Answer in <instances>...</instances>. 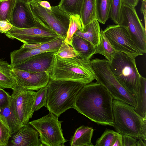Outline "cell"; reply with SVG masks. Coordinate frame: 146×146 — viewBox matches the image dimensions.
I'll list each match as a JSON object with an SVG mask.
<instances>
[{"label": "cell", "mask_w": 146, "mask_h": 146, "mask_svg": "<svg viewBox=\"0 0 146 146\" xmlns=\"http://www.w3.org/2000/svg\"><path fill=\"white\" fill-rule=\"evenodd\" d=\"M38 1H27L36 22L51 29L64 40L69 25V15L58 5L52 6L49 9L40 5Z\"/></svg>", "instance_id": "obj_7"}, {"label": "cell", "mask_w": 146, "mask_h": 146, "mask_svg": "<svg viewBox=\"0 0 146 146\" xmlns=\"http://www.w3.org/2000/svg\"><path fill=\"white\" fill-rule=\"evenodd\" d=\"M85 84L68 80L50 79L47 87V101L45 106L59 117L66 110L72 108L76 98Z\"/></svg>", "instance_id": "obj_4"}, {"label": "cell", "mask_w": 146, "mask_h": 146, "mask_svg": "<svg viewBox=\"0 0 146 146\" xmlns=\"http://www.w3.org/2000/svg\"><path fill=\"white\" fill-rule=\"evenodd\" d=\"M113 99L103 85L91 82L80 90L72 108L98 124L113 126Z\"/></svg>", "instance_id": "obj_1"}, {"label": "cell", "mask_w": 146, "mask_h": 146, "mask_svg": "<svg viewBox=\"0 0 146 146\" xmlns=\"http://www.w3.org/2000/svg\"><path fill=\"white\" fill-rule=\"evenodd\" d=\"M146 1H142L141 6V13L143 14L144 19L145 27H146Z\"/></svg>", "instance_id": "obj_40"}, {"label": "cell", "mask_w": 146, "mask_h": 146, "mask_svg": "<svg viewBox=\"0 0 146 146\" xmlns=\"http://www.w3.org/2000/svg\"><path fill=\"white\" fill-rule=\"evenodd\" d=\"M94 129L91 127L82 125L76 130L70 140L71 146H93L91 140Z\"/></svg>", "instance_id": "obj_20"}, {"label": "cell", "mask_w": 146, "mask_h": 146, "mask_svg": "<svg viewBox=\"0 0 146 146\" xmlns=\"http://www.w3.org/2000/svg\"><path fill=\"white\" fill-rule=\"evenodd\" d=\"M47 87H42L36 92L33 106L34 111L38 110L43 106H45L47 101Z\"/></svg>", "instance_id": "obj_34"}, {"label": "cell", "mask_w": 146, "mask_h": 146, "mask_svg": "<svg viewBox=\"0 0 146 146\" xmlns=\"http://www.w3.org/2000/svg\"><path fill=\"white\" fill-rule=\"evenodd\" d=\"M83 0H61L58 6L64 12L69 15L80 16Z\"/></svg>", "instance_id": "obj_29"}, {"label": "cell", "mask_w": 146, "mask_h": 146, "mask_svg": "<svg viewBox=\"0 0 146 146\" xmlns=\"http://www.w3.org/2000/svg\"><path fill=\"white\" fill-rule=\"evenodd\" d=\"M55 55L61 58H70L78 56V54L72 47L64 40Z\"/></svg>", "instance_id": "obj_35"}, {"label": "cell", "mask_w": 146, "mask_h": 146, "mask_svg": "<svg viewBox=\"0 0 146 146\" xmlns=\"http://www.w3.org/2000/svg\"><path fill=\"white\" fill-rule=\"evenodd\" d=\"M146 79L141 76L140 86L134 96L137 103L135 111L140 116L146 119Z\"/></svg>", "instance_id": "obj_21"}, {"label": "cell", "mask_w": 146, "mask_h": 146, "mask_svg": "<svg viewBox=\"0 0 146 146\" xmlns=\"http://www.w3.org/2000/svg\"><path fill=\"white\" fill-rule=\"evenodd\" d=\"M122 135L118 133L117 137L113 146H122Z\"/></svg>", "instance_id": "obj_41"}, {"label": "cell", "mask_w": 146, "mask_h": 146, "mask_svg": "<svg viewBox=\"0 0 146 146\" xmlns=\"http://www.w3.org/2000/svg\"><path fill=\"white\" fill-rule=\"evenodd\" d=\"M118 132L106 129L101 137L98 139L96 146H113Z\"/></svg>", "instance_id": "obj_30"}, {"label": "cell", "mask_w": 146, "mask_h": 146, "mask_svg": "<svg viewBox=\"0 0 146 146\" xmlns=\"http://www.w3.org/2000/svg\"><path fill=\"white\" fill-rule=\"evenodd\" d=\"M56 52H46L35 55L13 67L32 72H46L48 74Z\"/></svg>", "instance_id": "obj_14"}, {"label": "cell", "mask_w": 146, "mask_h": 146, "mask_svg": "<svg viewBox=\"0 0 146 146\" xmlns=\"http://www.w3.org/2000/svg\"><path fill=\"white\" fill-rule=\"evenodd\" d=\"M12 134L6 120L0 114V146H8Z\"/></svg>", "instance_id": "obj_33"}, {"label": "cell", "mask_w": 146, "mask_h": 146, "mask_svg": "<svg viewBox=\"0 0 146 146\" xmlns=\"http://www.w3.org/2000/svg\"><path fill=\"white\" fill-rule=\"evenodd\" d=\"M141 1H146V0H141Z\"/></svg>", "instance_id": "obj_44"}, {"label": "cell", "mask_w": 146, "mask_h": 146, "mask_svg": "<svg viewBox=\"0 0 146 146\" xmlns=\"http://www.w3.org/2000/svg\"><path fill=\"white\" fill-rule=\"evenodd\" d=\"M11 99V95L3 89L0 88V108L7 105Z\"/></svg>", "instance_id": "obj_36"}, {"label": "cell", "mask_w": 146, "mask_h": 146, "mask_svg": "<svg viewBox=\"0 0 146 146\" xmlns=\"http://www.w3.org/2000/svg\"><path fill=\"white\" fill-rule=\"evenodd\" d=\"M26 0V1H27L28 0Z\"/></svg>", "instance_id": "obj_45"}, {"label": "cell", "mask_w": 146, "mask_h": 146, "mask_svg": "<svg viewBox=\"0 0 146 146\" xmlns=\"http://www.w3.org/2000/svg\"><path fill=\"white\" fill-rule=\"evenodd\" d=\"M72 47L78 54L77 57L90 61L95 54L96 47L91 43L74 34L72 41Z\"/></svg>", "instance_id": "obj_17"}, {"label": "cell", "mask_w": 146, "mask_h": 146, "mask_svg": "<svg viewBox=\"0 0 146 146\" xmlns=\"http://www.w3.org/2000/svg\"><path fill=\"white\" fill-rule=\"evenodd\" d=\"M48 74L50 79L68 80L85 85L96 78L90 61L77 57L64 58L56 55Z\"/></svg>", "instance_id": "obj_2"}, {"label": "cell", "mask_w": 146, "mask_h": 146, "mask_svg": "<svg viewBox=\"0 0 146 146\" xmlns=\"http://www.w3.org/2000/svg\"><path fill=\"white\" fill-rule=\"evenodd\" d=\"M36 24V27L26 28L13 26L5 34L8 38L17 39L25 44L44 43L60 37L51 29L38 23Z\"/></svg>", "instance_id": "obj_10"}, {"label": "cell", "mask_w": 146, "mask_h": 146, "mask_svg": "<svg viewBox=\"0 0 146 146\" xmlns=\"http://www.w3.org/2000/svg\"><path fill=\"white\" fill-rule=\"evenodd\" d=\"M17 86L13 66L6 61L0 59V88L13 90Z\"/></svg>", "instance_id": "obj_19"}, {"label": "cell", "mask_w": 146, "mask_h": 146, "mask_svg": "<svg viewBox=\"0 0 146 146\" xmlns=\"http://www.w3.org/2000/svg\"><path fill=\"white\" fill-rule=\"evenodd\" d=\"M69 16V25L64 41L72 47V41L74 35L78 30L82 31L84 27L80 16L72 15Z\"/></svg>", "instance_id": "obj_27"}, {"label": "cell", "mask_w": 146, "mask_h": 146, "mask_svg": "<svg viewBox=\"0 0 146 146\" xmlns=\"http://www.w3.org/2000/svg\"><path fill=\"white\" fill-rule=\"evenodd\" d=\"M64 40L62 38L60 37L50 41L43 43L29 44H23L20 47L36 48L44 52L53 51L56 52Z\"/></svg>", "instance_id": "obj_28"}, {"label": "cell", "mask_w": 146, "mask_h": 146, "mask_svg": "<svg viewBox=\"0 0 146 146\" xmlns=\"http://www.w3.org/2000/svg\"><path fill=\"white\" fill-rule=\"evenodd\" d=\"M11 104L13 110L23 125L28 124L33 116L36 92L24 89L18 86L13 90Z\"/></svg>", "instance_id": "obj_11"}, {"label": "cell", "mask_w": 146, "mask_h": 146, "mask_svg": "<svg viewBox=\"0 0 146 146\" xmlns=\"http://www.w3.org/2000/svg\"><path fill=\"white\" fill-rule=\"evenodd\" d=\"M121 25L127 27L131 38L137 48L146 52V29L143 25L135 8L123 4Z\"/></svg>", "instance_id": "obj_12"}, {"label": "cell", "mask_w": 146, "mask_h": 146, "mask_svg": "<svg viewBox=\"0 0 146 146\" xmlns=\"http://www.w3.org/2000/svg\"><path fill=\"white\" fill-rule=\"evenodd\" d=\"M114 123L113 127L122 135L146 140V119L137 113L135 108L113 99L112 102Z\"/></svg>", "instance_id": "obj_3"}, {"label": "cell", "mask_w": 146, "mask_h": 146, "mask_svg": "<svg viewBox=\"0 0 146 146\" xmlns=\"http://www.w3.org/2000/svg\"><path fill=\"white\" fill-rule=\"evenodd\" d=\"M109 63L111 70L117 80L134 96L139 88L141 76L136 66L135 59L116 51Z\"/></svg>", "instance_id": "obj_6"}, {"label": "cell", "mask_w": 146, "mask_h": 146, "mask_svg": "<svg viewBox=\"0 0 146 146\" xmlns=\"http://www.w3.org/2000/svg\"><path fill=\"white\" fill-rule=\"evenodd\" d=\"M122 146H137V139L127 135H122Z\"/></svg>", "instance_id": "obj_37"}, {"label": "cell", "mask_w": 146, "mask_h": 146, "mask_svg": "<svg viewBox=\"0 0 146 146\" xmlns=\"http://www.w3.org/2000/svg\"><path fill=\"white\" fill-rule=\"evenodd\" d=\"M103 31L116 51L124 53L135 59L143 54L135 44L125 26L109 25Z\"/></svg>", "instance_id": "obj_9"}, {"label": "cell", "mask_w": 146, "mask_h": 146, "mask_svg": "<svg viewBox=\"0 0 146 146\" xmlns=\"http://www.w3.org/2000/svg\"><path fill=\"white\" fill-rule=\"evenodd\" d=\"M17 85L25 90H38L46 86L50 80L46 72H34L13 68Z\"/></svg>", "instance_id": "obj_13"}, {"label": "cell", "mask_w": 146, "mask_h": 146, "mask_svg": "<svg viewBox=\"0 0 146 146\" xmlns=\"http://www.w3.org/2000/svg\"><path fill=\"white\" fill-rule=\"evenodd\" d=\"M139 0H123V4L135 7L138 3Z\"/></svg>", "instance_id": "obj_39"}, {"label": "cell", "mask_w": 146, "mask_h": 146, "mask_svg": "<svg viewBox=\"0 0 146 146\" xmlns=\"http://www.w3.org/2000/svg\"><path fill=\"white\" fill-rule=\"evenodd\" d=\"M12 137L8 145L43 146L37 131L29 123L23 125Z\"/></svg>", "instance_id": "obj_16"}, {"label": "cell", "mask_w": 146, "mask_h": 146, "mask_svg": "<svg viewBox=\"0 0 146 146\" xmlns=\"http://www.w3.org/2000/svg\"><path fill=\"white\" fill-rule=\"evenodd\" d=\"M97 82L103 85L113 99L127 103L135 108L137 103L134 96L125 88L112 72L106 59L94 58L90 60Z\"/></svg>", "instance_id": "obj_5"}, {"label": "cell", "mask_w": 146, "mask_h": 146, "mask_svg": "<svg viewBox=\"0 0 146 146\" xmlns=\"http://www.w3.org/2000/svg\"><path fill=\"white\" fill-rule=\"evenodd\" d=\"M58 117L50 112L39 119L29 122L38 132L43 146H64L67 142L61 128V121Z\"/></svg>", "instance_id": "obj_8"}, {"label": "cell", "mask_w": 146, "mask_h": 146, "mask_svg": "<svg viewBox=\"0 0 146 146\" xmlns=\"http://www.w3.org/2000/svg\"><path fill=\"white\" fill-rule=\"evenodd\" d=\"M13 26L9 21L0 20V33L5 34L11 30Z\"/></svg>", "instance_id": "obj_38"}, {"label": "cell", "mask_w": 146, "mask_h": 146, "mask_svg": "<svg viewBox=\"0 0 146 146\" xmlns=\"http://www.w3.org/2000/svg\"><path fill=\"white\" fill-rule=\"evenodd\" d=\"M38 3L40 5L44 8L49 9H50L51 8L50 3L47 1L39 0Z\"/></svg>", "instance_id": "obj_42"}, {"label": "cell", "mask_w": 146, "mask_h": 146, "mask_svg": "<svg viewBox=\"0 0 146 146\" xmlns=\"http://www.w3.org/2000/svg\"><path fill=\"white\" fill-rule=\"evenodd\" d=\"M112 0H96V19L105 24L110 17Z\"/></svg>", "instance_id": "obj_25"}, {"label": "cell", "mask_w": 146, "mask_h": 146, "mask_svg": "<svg viewBox=\"0 0 146 146\" xmlns=\"http://www.w3.org/2000/svg\"><path fill=\"white\" fill-rule=\"evenodd\" d=\"M17 0H0V20L9 21Z\"/></svg>", "instance_id": "obj_31"}, {"label": "cell", "mask_w": 146, "mask_h": 146, "mask_svg": "<svg viewBox=\"0 0 146 146\" xmlns=\"http://www.w3.org/2000/svg\"><path fill=\"white\" fill-rule=\"evenodd\" d=\"M9 22L13 27L19 28H29L37 26L28 2L25 0H17Z\"/></svg>", "instance_id": "obj_15"}, {"label": "cell", "mask_w": 146, "mask_h": 146, "mask_svg": "<svg viewBox=\"0 0 146 146\" xmlns=\"http://www.w3.org/2000/svg\"><path fill=\"white\" fill-rule=\"evenodd\" d=\"M74 34L90 42L96 47L100 43L101 37L99 22L95 19L85 27L82 31L78 30Z\"/></svg>", "instance_id": "obj_18"}, {"label": "cell", "mask_w": 146, "mask_h": 146, "mask_svg": "<svg viewBox=\"0 0 146 146\" xmlns=\"http://www.w3.org/2000/svg\"><path fill=\"white\" fill-rule=\"evenodd\" d=\"M137 141V146H146V141L143 140L142 139H139Z\"/></svg>", "instance_id": "obj_43"}, {"label": "cell", "mask_w": 146, "mask_h": 146, "mask_svg": "<svg viewBox=\"0 0 146 146\" xmlns=\"http://www.w3.org/2000/svg\"><path fill=\"white\" fill-rule=\"evenodd\" d=\"M123 4V0H112L110 17L116 24L122 23Z\"/></svg>", "instance_id": "obj_32"}, {"label": "cell", "mask_w": 146, "mask_h": 146, "mask_svg": "<svg viewBox=\"0 0 146 146\" xmlns=\"http://www.w3.org/2000/svg\"><path fill=\"white\" fill-rule=\"evenodd\" d=\"M0 114L6 120L12 134L18 131L23 125L14 113L11 101L7 105L0 108Z\"/></svg>", "instance_id": "obj_23"}, {"label": "cell", "mask_w": 146, "mask_h": 146, "mask_svg": "<svg viewBox=\"0 0 146 146\" xmlns=\"http://www.w3.org/2000/svg\"><path fill=\"white\" fill-rule=\"evenodd\" d=\"M43 52H44L36 48L20 47L11 52L10 64L13 67L33 56Z\"/></svg>", "instance_id": "obj_22"}, {"label": "cell", "mask_w": 146, "mask_h": 146, "mask_svg": "<svg viewBox=\"0 0 146 146\" xmlns=\"http://www.w3.org/2000/svg\"><path fill=\"white\" fill-rule=\"evenodd\" d=\"M80 17L84 28L96 19V0H83Z\"/></svg>", "instance_id": "obj_24"}, {"label": "cell", "mask_w": 146, "mask_h": 146, "mask_svg": "<svg viewBox=\"0 0 146 146\" xmlns=\"http://www.w3.org/2000/svg\"><path fill=\"white\" fill-rule=\"evenodd\" d=\"M101 32L100 42L99 44L96 47L95 54H98L103 55L110 62L116 51L102 29Z\"/></svg>", "instance_id": "obj_26"}]
</instances>
